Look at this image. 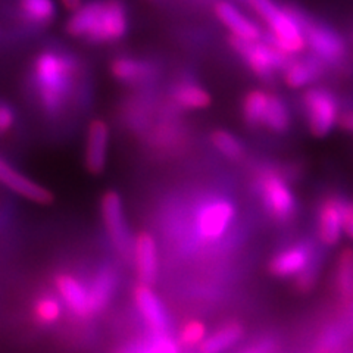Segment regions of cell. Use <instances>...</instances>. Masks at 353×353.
Instances as JSON below:
<instances>
[{"mask_svg": "<svg viewBox=\"0 0 353 353\" xmlns=\"http://www.w3.org/2000/svg\"><path fill=\"white\" fill-rule=\"evenodd\" d=\"M128 24L124 0H85L66 22V31L72 37L102 44L123 39Z\"/></svg>", "mask_w": 353, "mask_h": 353, "instance_id": "cell-1", "label": "cell"}, {"mask_svg": "<svg viewBox=\"0 0 353 353\" xmlns=\"http://www.w3.org/2000/svg\"><path fill=\"white\" fill-rule=\"evenodd\" d=\"M77 63L70 54L58 50H44L34 61L32 80L40 106L48 115H58L68 105Z\"/></svg>", "mask_w": 353, "mask_h": 353, "instance_id": "cell-2", "label": "cell"}, {"mask_svg": "<svg viewBox=\"0 0 353 353\" xmlns=\"http://www.w3.org/2000/svg\"><path fill=\"white\" fill-rule=\"evenodd\" d=\"M250 8L271 30L270 40L285 54L301 53L306 46V37L294 8H280L274 0H248Z\"/></svg>", "mask_w": 353, "mask_h": 353, "instance_id": "cell-3", "label": "cell"}, {"mask_svg": "<svg viewBox=\"0 0 353 353\" xmlns=\"http://www.w3.org/2000/svg\"><path fill=\"white\" fill-rule=\"evenodd\" d=\"M230 44L248 63L250 71L263 80L271 79L275 72L285 70L290 63L289 54L275 48L270 40L245 41L231 36Z\"/></svg>", "mask_w": 353, "mask_h": 353, "instance_id": "cell-4", "label": "cell"}, {"mask_svg": "<svg viewBox=\"0 0 353 353\" xmlns=\"http://www.w3.org/2000/svg\"><path fill=\"white\" fill-rule=\"evenodd\" d=\"M234 216L236 208L228 199H209L194 214V233L201 241L214 243L227 233Z\"/></svg>", "mask_w": 353, "mask_h": 353, "instance_id": "cell-5", "label": "cell"}, {"mask_svg": "<svg viewBox=\"0 0 353 353\" xmlns=\"http://www.w3.org/2000/svg\"><path fill=\"white\" fill-rule=\"evenodd\" d=\"M258 184L263 206L270 215L281 223L292 219L296 212V201L283 176L274 171H263Z\"/></svg>", "mask_w": 353, "mask_h": 353, "instance_id": "cell-6", "label": "cell"}, {"mask_svg": "<svg viewBox=\"0 0 353 353\" xmlns=\"http://www.w3.org/2000/svg\"><path fill=\"white\" fill-rule=\"evenodd\" d=\"M309 128L315 137H324L339 121L336 97L324 88H311L303 94Z\"/></svg>", "mask_w": 353, "mask_h": 353, "instance_id": "cell-7", "label": "cell"}, {"mask_svg": "<svg viewBox=\"0 0 353 353\" xmlns=\"http://www.w3.org/2000/svg\"><path fill=\"white\" fill-rule=\"evenodd\" d=\"M296 14L302 24L307 46L312 49L319 61L336 62L343 58L345 43L334 30L311 21L301 10L296 9Z\"/></svg>", "mask_w": 353, "mask_h": 353, "instance_id": "cell-8", "label": "cell"}, {"mask_svg": "<svg viewBox=\"0 0 353 353\" xmlns=\"http://www.w3.org/2000/svg\"><path fill=\"white\" fill-rule=\"evenodd\" d=\"M102 216L108 230V234L115 249L124 258L132 256L134 252V240L131 237V231L128 230L127 219L124 215L123 202L119 194L115 192H109L102 199Z\"/></svg>", "mask_w": 353, "mask_h": 353, "instance_id": "cell-9", "label": "cell"}, {"mask_svg": "<svg viewBox=\"0 0 353 353\" xmlns=\"http://www.w3.org/2000/svg\"><path fill=\"white\" fill-rule=\"evenodd\" d=\"M0 183L5 184L8 189L12 190L14 193L22 197H27L31 202L48 205L53 201V196L49 190L44 189L43 185L31 181L28 176L15 170L12 165L6 162L2 157H0Z\"/></svg>", "mask_w": 353, "mask_h": 353, "instance_id": "cell-10", "label": "cell"}, {"mask_svg": "<svg viewBox=\"0 0 353 353\" xmlns=\"http://www.w3.org/2000/svg\"><path fill=\"white\" fill-rule=\"evenodd\" d=\"M216 18L230 30L231 36L245 40L258 41L262 39L261 28L246 15L240 12V9L227 0H219L214 6Z\"/></svg>", "mask_w": 353, "mask_h": 353, "instance_id": "cell-11", "label": "cell"}, {"mask_svg": "<svg viewBox=\"0 0 353 353\" xmlns=\"http://www.w3.org/2000/svg\"><path fill=\"white\" fill-rule=\"evenodd\" d=\"M343 203L339 197L331 196L319 206L318 236L327 246H334L343 230Z\"/></svg>", "mask_w": 353, "mask_h": 353, "instance_id": "cell-12", "label": "cell"}, {"mask_svg": "<svg viewBox=\"0 0 353 353\" xmlns=\"http://www.w3.org/2000/svg\"><path fill=\"white\" fill-rule=\"evenodd\" d=\"M54 283H57L61 299L77 316L87 318L93 315L88 285L83 284L79 279H75L74 275L70 274H59Z\"/></svg>", "mask_w": 353, "mask_h": 353, "instance_id": "cell-13", "label": "cell"}, {"mask_svg": "<svg viewBox=\"0 0 353 353\" xmlns=\"http://www.w3.org/2000/svg\"><path fill=\"white\" fill-rule=\"evenodd\" d=\"M134 301L140 315L153 333H167L168 315L159 297L153 293L150 285L140 284L134 290Z\"/></svg>", "mask_w": 353, "mask_h": 353, "instance_id": "cell-14", "label": "cell"}, {"mask_svg": "<svg viewBox=\"0 0 353 353\" xmlns=\"http://www.w3.org/2000/svg\"><path fill=\"white\" fill-rule=\"evenodd\" d=\"M132 258H134L137 275L141 284H153L159 270V256L157 241L149 233H141L137 236L134 240Z\"/></svg>", "mask_w": 353, "mask_h": 353, "instance_id": "cell-15", "label": "cell"}, {"mask_svg": "<svg viewBox=\"0 0 353 353\" xmlns=\"http://www.w3.org/2000/svg\"><path fill=\"white\" fill-rule=\"evenodd\" d=\"M109 146V128L103 121H93L88 127L85 165L90 172L99 174L105 170Z\"/></svg>", "mask_w": 353, "mask_h": 353, "instance_id": "cell-16", "label": "cell"}, {"mask_svg": "<svg viewBox=\"0 0 353 353\" xmlns=\"http://www.w3.org/2000/svg\"><path fill=\"white\" fill-rule=\"evenodd\" d=\"M118 285V274L117 271L106 265V267L101 268L88 285V293H90V306L92 314H97L103 311L109 301L112 299V296L117 290Z\"/></svg>", "mask_w": 353, "mask_h": 353, "instance_id": "cell-17", "label": "cell"}, {"mask_svg": "<svg viewBox=\"0 0 353 353\" xmlns=\"http://www.w3.org/2000/svg\"><path fill=\"white\" fill-rule=\"evenodd\" d=\"M311 253L306 246H293L275 255L270 263V270L277 277L299 275L307 268Z\"/></svg>", "mask_w": 353, "mask_h": 353, "instance_id": "cell-18", "label": "cell"}, {"mask_svg": "<svg viewBox=\"0 0 353 353\" xmlns=\"http://www.w3.org/2000/svg\"><path fill=\"white\" fill-rule=\"evenodd\" d=\"M18 10L24 22L31 26H49L57 17L53 0H18Z\"/></svg>", "mask_w": 353, "mask_h": 353, "instance_id": "cell-19", "label": "cell"}, {"mask_svg": "<svg viewBox=\"0 0 353 353\" xmlns=\"http://www.w3.org/2000/svg\"><path fill=\"white\" fill-rule=\"evenodd\" d=\"M245 334V330L237 323H230L224 327L216 330L214 334L206 337L202 345L201 352L202 353H221L231 346H234L237 341Z\"/></svg>", "mask_w": 353, "mask_h": 353, "instance_id": "cell-20", "label": "cell"}, {"mask_svg": "<svg viewBox=\"0 0 353 353\" xmlns=\"http://www.w3.org/2000/svg\"><path fill=\"white\" fill-rule=\"evenodd\" d=\"M284 71V80L287 85L292 88H301L316 79L319 71H321V65H319L318 58L290 61Z\"/></svg>", "mask_w": 353, "mask_h": 353, "instance_id": "cell-21", "label": "cell"}, {"mask_svg": "<svg viewBox=\"0 0 353 353\" xmlns=\"http://www.w3.org/2000/svg\"><path fill=\"white\" fill-rule=\"evenodd\" d=\"M112 74L119 81L139 83L149 79L153 74L152 65L128 57H119L112 63Z\"/></svg>", "mask_w": 353, "mask_h": 353, "instance_id": "cell-22", "label": "cell"}, {"mask_svg": "<svg viewBox=\"0 0 353 353\" xmlns=\"http://www.w3.org/2000/svg\"><path fill=\"white\" fill-rule=\"evenodd\" d=\"M336 289L345 303L353 301V249L341 250L336 265Z\"/></svg>", "mask_w": 353, "mask_h": 353, "instance_id": "cell-23", "label": "cell"}, {"mask_svg": "<svg viewBox=\"0 0 353 353\" xmlns=\"http://www.w3.org/2000/svg\"><path fill=\"white\" fill-rule=\"evenodd\" d=\"M174 99L176 103L185 109H203L211 103V96L205 88L190 81L181 83L175 87Z\"/></svg>", "mask_w": 353, "mask_h": 353, "instance_id": "cell-24", "label": "cell"}, {"mask_svg": "<svg viewBox=\"0 0 353 353\" xmlns=\"http://www.w3.org/2000/svg\"><path fill=\"white\" fill-rule=\"evenodd\" d=\"M270 96L262 90H253L246 94L245 102H243V115H245L246 123L250 125L263 124L265 114H267Z\"/></svg>", "mask_w": 353, "mask_h": 353, "instance_id": "cell-25", "label": "cell"}, {"mask_svg": "<svg viewBox=\"0 0 353 353\" xmlns=\"http://www.w3.org/2000/svg\"><path fill=\"white\" fill-rule=\"evenodd\" d=\"M263 125L275 132H284L290 127V114L285 103L279 96L271 94L267 114H265Z\"/></svg>", "mask_w": 353, "mask_h": 353, "instance_id": "cell-26", "label": "cell"}, {"mask_svg": "<svg viewBox=\"0 0 353 353\" xmlns=\"http://www.w3.org/2000/svg\"><path fill=\"white\" fill-rule=\"evenodd\" d=\"M34 314L37 321L41 324L57 323L62 314V305L54 296H41L36 302Z\"/></svg>", "mask_w": 353, "mask_h": 353, "instance_id": "cell-27", "label": "cell"}, {"mask_svg": "<svg viewBox=\"0 0 353 353\" xmlns=\"http://www.w3.org/2000/svg\"><path fill=\"white\" fill-rule=\"evenodd\" d=\"M134 353H180L179 343L167 333H153Z\"/></svg>", "mask_w": 353, "mask_h": 353, "instance_id": "cell-28", "label": "cell"}, {"mask_svg": "<svg viewBox=\"0 0 353 353\" xmlns=\"http://www.w3.org/2000/svg\"><path fill=\"white\" fill-rule=\"evenodd\" d=\"M214 146L227 157L228 159H239L243 157V146L237 137H234L231 132L218 130L212 134Z\"/></svg>", "mask_w": 353, "mask_h": 353, "instance_id": "cell-29", "label": "cell"}, {"mask_svg": "<svg viewBox=\"0 0 353 353\" xmlns=\"http://www.w3.org/2000/svg\"><path fill=\"white\" fill-rule=\"evenodd\" d=\"M206 339V327L201 321L187 323L180 333V341L184 346H201Z\"/></svg>", "mask_w": 353, "mask_h": 353, "instance_id": "cell-30", "label": "cell"}, {"mask_svg": "<svg viewBox=\"0 0 353 353\" xmlns=\"http://www.w3.org/2000/svg\"><path fill=\"white\" fill-rule=\"evenodd\" d=\"M315 279H316L315 270L306 268L303 272H301L299 275H297L296 289L299 290L301 293H307L315 285Z\"/></svg>", "mask_w": 353, "mask_h": 353, "instance_id": "cell-31", "label": "cell"}, {"mask_svg": "<svg viewBox=\"0 0 353 353\" xmlns=\"http://www.w3.org/2000/svg\"><path fill=\"white\" fill-rule=\"evenodd\" d=\"M15 123L14 109L6 103H0V134L9 131Z\"/></svg>", "mask_w": 353, "mask_h": 353, "instance_id": "cell-32", "label": "cell"}, {"mask_svg": "<svg viewBox=\"0 0 353 353\" xmlns=\"http://www.w3.org/2000/svg\"><path fill=\"white\" fill-rule=\"evenodd\" d=\"M343 231L353 240V202L343 203Z\"/></svg>", "mask_w": 353, "mask_h": 353, "instance_id": "cell-33", "label": "cell"}, {"mask_svg": "<svg viewBox=\"0 0 353 353\" xmlns=\"http://www.w3.org/2000/svg\"><path fill=\"white\" fill-rule=\"evenodd\" d=\"M240 353H272V345L271 341H261V343L252 345Z\"/></svg>", "mask_w": 353, "mask_h": 353, "instance_id": "cell-34", "label": "cell"}, {"mask_svg": "<svg viewBox=\"0 0 353 353\" xmlns=\"http://www.w3.org/2000/svg\"><path fill=\"white\" fill-rule=\"evenodd\" d=\"M61 3L63 5V8L66 10H70V12H75V10L84 3V0H61Z\"/></svg>", "mask_w": 353, "mask_h": 353, "instance_id": "cell-35", "label": "cell"}, {"mask_svg": "<svg viewBox=\"0 0 353 353\" xmlns=\"http://www.w3.org/2000/svg\"><path fill=\"white\" fill-rule=\"evenodd\" d=\"M340 125L343 127L345 130L353 131V112L345 114L343 117H341V118H340Z\"/></svg>", "mask_w": 353, "mask_h": 353, "instance_id": "cell-36", "label": "cell"}]
</instances>
